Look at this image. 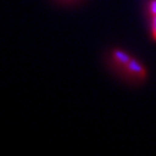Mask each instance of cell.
I'll return each instance as SVG.
<instances>
[{
  "label": "cell",
  "mask_w": 156,
  "mask_h": 156,
  "mask_svg": "<svg viewBox=\"0 0 156 156\" xmlns=\"http://www.w3.org/2000/svg\"><path fill=\"white\" fill-rule=\"evenodd\" d=\"M126 66L131 73L136 74V75L140 76V77H145L146 76V72H145V69H144V67L140 63H138L136 60H134V58H131L130 62L127 64Z\"/></svg>",
  "instance_id": "cell-1"
},
{
  "label": "cell",
  "mask_w": 156,
  "mask_h": 156,
  "mask_svg": "<svg viewBox=\"0 0 156 156\" xmlns=\"http://www.w3.org/2000/svg\"><path fill=\"white\" fill-rule=\"evenodd\" d=\"M114 58L115 60H116L117 62H119L120 64H122V65H127V64L129 63L130 60H131V56L128 55V54L126 53V52L122 51V50H114Z\"/></svg>",
  "instance_id": "cell-2"
},
{
  "label": "cell",
  "mask_w": 156,
  "mask_h": 156,
  "mask_svg": "<svg viewBox=\"0 0 156 156\" xmlns=\"http://www.w3.org/2000/svg\"><path fill=\"white\" fill-rule=\"evenodd\" d=\"M152 34H153L154 40H156V15L153 16V23H152Z\"/></svg>",
  "instance_id": "cell-3"
},
{
  "label": "cell",
  "mask_w": 156,
  "mask_h": 156,
  "mask_svg": "<svg viewBox=\"0 0 156 156\" xmlns=\"http://www.w3.org/2000/svg\"><path fill=\"white\" fill-rule=\"evenodd\" d=\"M150 10H151L152 15H156V0H152L150 3Z\"/></svg>",
  "instance_id": "cell-4"
}]
</instances>
